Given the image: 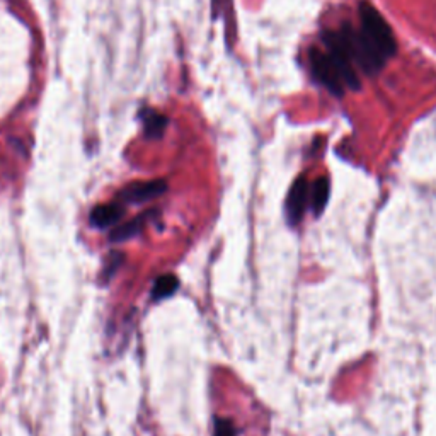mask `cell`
<instances>
[{
    "instance_id": "cell-1",
    "label": "cell",
    "mask_w": 436,
    "mask_h": 436,
    "mask_svg": "<svg viewBox=\"0 0 436 436\" xmlns=\"http://www.w3.org/2000/svg\"><path fill=\"white\" fill-rule=\"evenodd\" d=\"M358 9L362 21L360 31H355L350 24L341 31L355 64H358L363 72L373 75L384 69L389 58L396 53V38L384 16L370 2H362Z\"/></svg>"
},
{
    "instance_id": "cell-2",
    "label": "cell",
    "mask_w": 436,
    "mask_h": 436,
    "mask_svg": "<svg viewBox=\"0 0 436 436\" xmlns=\"http://www.w3.org/2000/svg\"><path fill=\"white\" fill-rule=\"evenodd\" d=\"M310 64H312L314 77L319 82L333 92L334 96L341 98L346 87L350 89H360V79L355 67L345 65L338 60L331 52H321L314 48L310 50Z\"/></svg>"
},
{
    "instance_id": "cell-3",
    "label": "cell",
    "mask_w": 436,
    "mask_h": 436,
    "mask_svg": "<svg viewBox=\"0 0 436 436\" xmlns=\"http://www.w3.org/2000/svg\"><path fill=\"white\" fill-rule=\"evenodd\" d=\"M167 191V183L164 179L159 181H145V183H133L128 184L118 193L120 203H130V205H140L145 201H150L154 198L164 195Z\"/></svg>"
},
{
    "instance_id": "cell-4",
    "label": "cell",
    "mask_w": 436,
    "mask_h": 436,
    "mask_svg": "<svg viewBox=\"0 0 436 436\" xmlns=\"http://www.w3.org/2000/svg\"><path fill=\"white\" fill-rule=\"evenodd\" d=\"M309 201V184L304 176H300L295 183H293L290 193L287 198V215L292 225L300 224L304 218L305 208H307Z\"/></svg>"
},
{
    "instance_id": "cell-5",
    "label": "cell",
    "mask_w": 436,
    "mask_h": 436,
    "mask_svg": "<svg viewBox=\"0 0 436 436\" xmlns=\"http://www.w3.org/2000/svg\"><path fill=\"white\" fill-rule=\"evenodd\" d=\"M123 215H125L123 205L116 200V201H113V203L99 205V207H96L94 210H92L91 224H92V227H96V229L113 227V225L118 224L121 218H123Z\"/></svg>"
},
{
    "instance_id": "cell-6",
    "label": "cell",
    "mask_w": 436,
    "mask_h": 436,
    "mask_svg": "<svg viewBox=\"0 0 436 436\" xmlns=\"http://www.w3.org/2000/svg\"><path fill=\"white\" fill-rule=\"evenodd\" d=\"M154 212L155 210H150V212L145 213V215H138L137 218H133V220L128 222L127 225H121V227H118L111 234V241H127V239L137 236V234L144 229L147 218L152 215Z\"/></svg>"
},
{
    "instance_id": "cell-7",
    "label": "cell",
    "mask_w": 436,
    "mask_h": 436,
    "mask_svg": "<svg viewBox=\"0 0 436 436\" xmlns=\"http://www.w3.org/2000/svg\"><path fill=\"white\" fill-rule=\"evenodd\" d=\"M167 125H169V120L167 116L161 115V113H147L145 120H144V127H145V137L147 138H161L166 132Z\"/></svg>"
},
{
    "instance_id": "cell-8",
    "label": "cell",
    "mask_w": 436,
    "mask_h": 436,
    "mask_svg": "<svg viewBox=\"0 0 436 436\" xmlns=\"http://www.w3.org/2000/svg\"><path fill=\"white\" fill-rule=\"evenodd\" d=\"M329 179L327 178H319L316 183H314L312 188V208L314 213L319 217L322 212H324L327 200H329Z\"/></svg>"
},
{
    "instance_id": "cell-9",
    "label": "cell",
    "mask_w": 436,
    "mask_h": 436,
    "mask_svg": "<svg viewBox=\"0 0 436 436\" xmlns=\"http://www.w3.org/2000/svg\"><path fill=\"white\" fill-rule=\"evenodd\" d=\"M179 288V282L174 275H164L161 278L155 280L152 288V297L155 300H164L173 297L176 290Z\"/></svg>"
},
{
    "instance_id": "cell-10",
    "label": "cell",
    "mask_w": 436,
    "mask_h": 436,
    "mask_svg": "<svg viewBox=\"0 0 436 436\" xmlns=\"http://www.w3.org/2000/svg\"><path fill=\"white\" fill-rule=\"evenodd\" d=\"M213 436H237V430L232 421L229 419H217Z\"/></svg>"
},
{
    "instance_id": "cell-11",
    "label": "cell",
    "mask_w": 436,
    "mask_h": 436,
    "mask_svg": "<svg viewBox=\"0 0 436 436\" xmlns=\"http://www.w3.org/2000/svg\"><path fill=\"white\" fill-rule=\"evenodd\" d=\"M121 261H123V256H121L120 253H113L111 256H109L106 261V268H104V270H106V280L113 275V272L118 270Z\"/></svg>"
}]
</instances>
